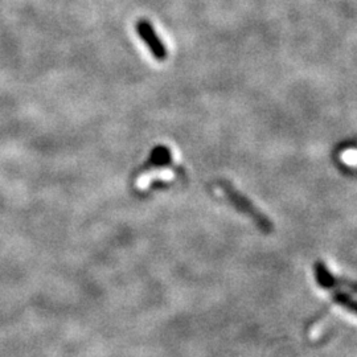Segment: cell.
I'll return each mask as SVG.
<instances>
[{"label": "cell", "instance_id": "obj_1", "mask_svg": "<svg viewBox=\"0 0 357 357\" xmlns=\"http://www.w3.org/2000/svg\"><path fill=\"white\" fill-rule=\"evenodd\" d=\"M218 188L227 196L230 204L243 215L250 217L264 233H271L274 230V224L271 222V220L266 215H264L245 195L238 190H236L229 181L227 180L218 181Z\"/></svg>", "mask_w": 357, "mask_h": 357}, {"label": "cell", "instance_id": "obj_2", "mask_svg": "<svg viewBox=\"0 0 357 357\" xmlns=\"http://www.w3.org/2000/svg\"><path fill=\"white\" fill-rule=\"evenodd\" d=\"M135 29H137L138 36L142 38V41L147 45L149 51L153 53V57L158 61H165L167 56H168V52H167L165 43L160 40V38L158 36V33L155 32L153 24L149 20L142 19V20L137 23Z\"/></svg>", "mask_w": 357, "mask_h": 357}, {"label": "cell", "instance_id": "obj_3", "mask_svg": "<svg viewBox=\"0 0 357 357\" xmlns=\"http://www.w3.org/2000/svg\"><path fill=\"white\" fill-rule=\"evenodd\" d=\"M314 271H315V278H317L318 284L324 290H333L336 287H344V289L352 290L354 293H357V282L335 277L323 262H317Z\"/></svg>", "mask_w": 357, "mask_h": 357}, {"label": "cell", "instance_id": "obj_4", "mask_svg": "<svg viewBox=\"0 0 357 357\" xmlns=\"http://www.w3.org/2000/svg\"><path fill=\"white\" fill-rule=\"evenodd\" d=\"M172 162V155L169 149L166 146H156L153 149L150 158L144 163L143 169H153V168H160V167L168 166Z\"/></svg>", "mask_w": 357, "mask_h": 357}, {"label": "cell", "instance_id": "obj_5", "mask_svg": "<svg viewBox=\"0 0 357 357\" xmlns=\"http://www.w3.org/2000/svg\"><path fill=\"white\" fill-rule=\"evenodd\" d=\"M332 301L339 305V306L344 307L345 310H348L349 312L357 315V299H354L352 295H349L345 291L340 290H333L332 291Z\"/></svg>", "mask_w": 357, "mask_h": 357}]
</instances>
